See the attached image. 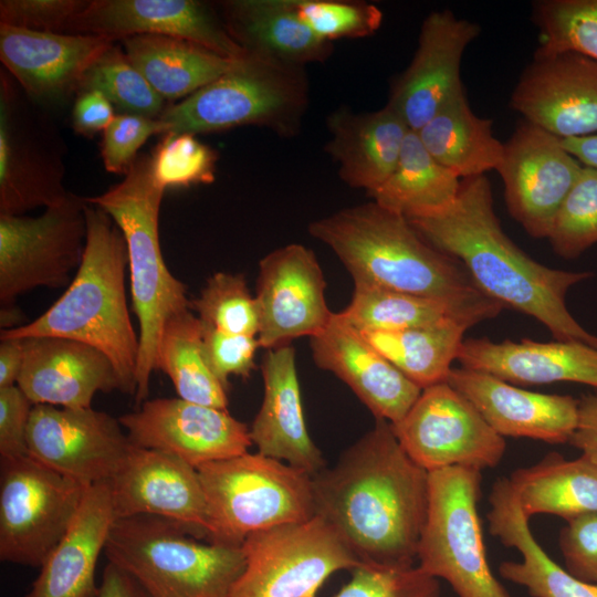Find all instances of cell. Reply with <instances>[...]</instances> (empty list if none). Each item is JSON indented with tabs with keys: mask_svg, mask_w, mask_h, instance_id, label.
I'll return each mask as SVG.
<instances>
[{
	"mask_svg": "<svg viewBox=\"0 0 597 597\" xmlns=\"http://www.w3.org/2000/svg\"><path fill=\"white\" fill-rule=\"evenodd\" d=\"M300 19L321 39H357L374 34L383 22L381 10L365 1L292 0Z\"/></svg>",
	"mask_w": 597,
	"mask_h": 597,
	"instance_id": "45",
	"label": "cell"
},
{
	"mask_svg": "<svg viewBox=\"0 0 597 597\" xmlns=\"http://www.w3.org/2000/svg\"><path fill=\"white\" fill-rule=\"evenodd\" d=\"M460 185L461 179L439 164L417 132L410 130L396 167L369 197L380 207L408 217L447 207L457 198Z\"/></svg>",
	"mask_w": 597,
	"mask_h": 597,
	"instance_id": "37",
	"label": "cell"
},
{
	"mask_svg": "<svg viewBox=\"0 0 597 597\" xmlns=\"http://www.w3.org/2000/svg\"><path fill=\"white\" fill-rule=\"evenodd\" d=\"M130 63L166 101L186 98L229 70V59L200 44L164 35H134L122 40Z\"/></svg>",
	"mask_w": 597,
	"mask_h": 597,
	"instance_id": "34",
	"label": "cell"
},
{
	"mask_svg": "<svg viewBox=\"0 0 597 597\" xmlns=\"http://www.w3.org/2000/svg\"><path fill=\"white\" fill-rule=\"evenodd\" d=\"M24 359L18 387L33 405L91 407L96 392L121 391L109 358L97 348L70 338H22Z\"/></svg>",
	"mask_w": 597,
	"mask_h": 597,
	"instance_id": "26",
	"label": "cell"
},
{
	"mask_svg": "<svg viewBox=\"0 0 597 597\" xmlns=\"http://www.w3.org/2000/svg\"><path fill=\"white\" fill-rule=\"evenodd\" d=\"M65 33L113 42L134 35H164L195 42L229 59L247 55L221 18L195 0H93L71 20Z\"/></svg>",
	"mask_w": 597,
	"mask_h": 597,
	"instance_id": "21",
	"label": "cell"
},
{
	"mask_svg": "<svg viewBox=\"0 0 597 597\" xmlns=\"http://www.w3.org/2000/svg\"><path fill=\"white\" fill-rule=\"evenodd\" d=\"M391 426L405 452L428 472L495 468L506 450L504 438L447 381L423 388Z\"/></svg>",
	"mask_w": 597,
	"mask_h": 597,
	"instance_id": "14",
	"label": "cell"
},
{
	"mask_svg": "<svg viewBox=\"0 0 597 597\" xmlns=\"http://www.w3.org/2000/svg\"><path fill=\"white\" fill-rule=\"evenodd\" d=\"M510 105L561 139L597 134V61L569 51L534 53Z\"/></svg>",
	"mask_w": 597,
	"mask_h": 597,
	"instance_id": "20",
	"label": "cell"
},
{
	"mask_svg": "<svg viewBox=\"0 0 597 597\" xmlns=\"http://www.w3.org/2000/svg\"><path fill=\"white\" fill-rule=\"evenodd\" d=\"M0 462V559L41 567L71 526L87 486L30 455Z\"/></svg>",
	"mask_w": 597,
	"mask_h": 597,
	"instance_id": "10",
	"label": "cell"
},
{
	"mask_svg": "<svg viewBox=\"0 0 597 597\" xmlns=\"http://www.w3.org/2000/svg\"><path fill=\"white\" fill-rule=\"evenodd\" d=\"M326 281L315 253L300 243L273 250L259 262L255 300L264 349L310 338L325 329L334 314L325 297Z\"/></svg>",
	"mask_w": 597,
	"mask_h": 597,
	"instance_id": "17",
	"label": "cell"
},
{
	"mask_svg": "<svg viewBox=\"0 0 597 597\" xmlns=\"http://www.w3.org/2000/svg\"><path fill=\"white\" fill-rule=\"evenodd\" d=\"M97 597H151L128 573L112 563L103 572Z\"/></svg>",
	"mask_w": 597,
	"mask_h": 597,
	"instance_id": "54",
	"label": "cell"
},
{
	"mask_svg": "<svg viewBox=\"0 0 597 597\" xmlns=\"http://www.w3.org/2000/svg\"><path fill=\"white\" fill-rule=\"evenodd\" d=\"M200 540L165 517H118L104 553L151 597H230L245 566L242 548Z\"/></svg>",
	"mask_w": 597,
	"mask_h": 597,
	"instance_id": "6",
	"label": "cell"
},
{
	"mask_svg": "<svg viewBox=\"0 0 597 597\" xmlns=\"http://www.w3.org/2000/svg\"><path fill=\"white\" fill-rule=\"evenodd\" d=\"M315 515L360 564L411 567L429 505V472L405 452L392 426L374 427L333 468L312 476Z\"/></svg>",
	"mask_w": 597,
	"mask_h": 597,
	"instance_id": "1",
	"label": "cell"
},
{
	"mask_svg": "<svg viewBox=\"0 0 597 597\" xmlns=\"http://www.w3.org/2000/svg\"><path fill=\"white\" fill-rule=\"evenodd\" d=\"M112 103L97 91H82L76 94L72 113L74 132L93 137L104 132L115 117Z\"/></svg>",
	"mask_w": 597,
	"mask_h": 597,
	"instance_id": "52",
	"label": "cell"
},
{
	"mask_svg": "<svg viewBox=\"0 0 597 597\" xmlns=\"http://www.w3.org/2000/svg\"><path fill=\"white\" fill-rule=\"evenodd\" d=\"M447 383L503 438L566 443L576 430L579 400L572 396L530 391L463 367L452 368Z\"/></svg>",
	"mask_w": 597,
	"mask_h": 597,
	"instance_id": "25",
	"label": "cell"
},
{
	"mask_svg": "<svg viewBox=\"0 0 597 597\" xmlns=\"http://www.w3.org/2000/svg\"><path fill=\"white\" fill-rule=\"evenodd\" d=\"M326 125L331 138L325 151L338 165V176L368 195L389 177L410 132L402 117L387 104L365 113L342 106L328 115Z\"/></svg>",
	"mask_w": 597,
	"mask_h": 597,
	"instance_id": "30",
	"label": "cell"
},
{
	"mask_svg": "<svg viewBox=\"0 0 597 597\" xmlns=\"http://www.w3.org/2000/svg\"><path fill=\"white\" fill-rule=\"evenodd\" d=\"M212 543L241 547L259 531L315 516L312 476L259 452L197 468Z\"/></svg>",
	"mask_w": 597,
	"mask_h": 597,
	"instance_id": "8",
	"label": "cell"
},
{
	"mask_svg": "<svg viewBox=\"0 0 597 597\" xmlns=\"http://www.w3.org/2000/svg\"><path fill=\"white\" fill-rule=\"evenodd\" d=\"M202 331L201 321L190 310L169 317L159 338L157 369L170 378L179 398L228 409V390L207 363Z\"/></svg>",
	"mask_w": 597,
	"mask_h": 597,
	"instance_id": "39",
	"label": "cell"
},
{
	"mask_svg": "<svg viewBox=\"0 0 597 597\" xmlns=\"http://www.w3.org/2000/svg\"><path fill=\"white\" fill-rule=\"evenodd\" d=\"M33 404L18 385L0 388V458L29 455L28 425Z\"/></svg>",
	"mask_w": 597,
	"mask_h": 597,
	"instance_id": "51",
	"label": "cell"
},
{
	"mask_svg": "<svg viewBox=\"0 0 597 597\" xmlns=\"http://www.w3.org/2000/svg\"><path fill=\"white\" fill-rule=\"evenodd\" d=\"M85 216L82 261L65 292L38 318L1 329L0 337L55 336L88 344L109 358L121 391L135 396L139 339L126 297L127 244L105 210L87 202Z\"/></svg>",
	"mask_w": 597,
	"mask_h": 597,
	"instance_id": "3",
	"label": "cell"
},
{
	"mask_svg": "<svg viewBox=\"0 0 597 597\" xmlns=\"http://www.w3.org/2000/svg\"><path fill=\"white\" fill-rule=\"evenodd\" d=\"M583 165L561 138L523 121L504 143L496 169L507 210L533 238H547L555 216L579 177Z\"/></svg>",
	"mask_w": 597,
	"mask_h": 597,
	"instance_id": "16",
	"label": "cell"
},
{
	"mask_svg": "<svg viewBox=\"0 0 597 597\" xmlns=\"http://www.w3.org/2000/svg\"><path fill=\"white\" fill-rule=\"evenodd\" d=\"M547 239L554 252L574 259L597 243V170L583 167L559 207Z\"/></svg>",
	"mask_w": 597,
	"mask_h": 597,
	"instance_id": "43",
	"label": "cell"
},
{
	"mask_svg": "<svg viewBox=\"0 0 597 597\" xmlns=\"http://www.w3.org/2000/svg\"><path fill=\"white\" fill-rule=\"evenodd\" d=\"M245 566L230 597H316L335 572L363 564L320 516L249 535Z\"/></svg>",
	"mask_w": 597,
	"mask_h": 597,
	"instance_id": "11",
	"label": "cell"
},
{
	"mask_svg": "<svg viewBox=\"0 0 597 597\" xmlns=\"http://www.w3.org/2000/svg\"><path fill=\"white\" fill-rule=\"evenodd\" d=\"M461 367L486 373L510 384L543 385L573 381L597 388V347L582 342H493L463 339Z\"/></svg>",
	"mask_w": 597,
	"mask_h": 597,
	"instance_id": "28",
	"label": "cell"
},
{
	"mask_svg": "<svg viewBox=\"0 0 597 597\" xmlns=\"http://www.w3.org/2000/svg\"><path fill=\"white\" fill-rule=\"evenodd\" d=\"M261 373L264 394L250 428L252 443L259 453L315 475L326 467L305 423L294 347L266 349Z\"/></svg>",
	"mask_w": 597,
	"mask_h": 597,
	"instance_id": "27",
	"label": "cell"
},
{
	"mask_svg": "<svg viewBox=\"0 0 597 597\" xmlns=\"http://www.w3.org/2000/svg\"><path fill=\"white\" fill-rule=\"evenodd\" d=\"M305 66L247 54L159 118L166 133L197 135L253 125L285 138L298 134L308 106Z\"/></svg>",
	"mask_w": 597,
	"mask_h": 597,
	"instance_id": "7",
	"label": "cell"
},
{
	"mask_svg": "<svg viewBox=\"0 0 597 597\" xmlns=\"http://www.w3.org/2000/svg\"><path fill=\"white\" fill-rule=\"evenodd\" d=\"M470 326L462 322L398 331H367L363 336L421 389L444 383Z\"/></svg>",
	"mask_w": 597,
	"mask_h": 597,
	"instance_id": "38",
	"label": "cell"
},
{
	"mask_svg": "<svg viewBox=\"0 0 597 597\" xmlns=\"http://www.w3.org/2000/svg\"><path fill=\"white\" fill-rule=\"evenodd\" d=\"M310 339L315 365L345 383L375 419L397 423L422 390L339 313Z\"/></svg>",
	"mask_w": 597,
	"mask_h": 597,
	"instance_id": "24",
	"label": "cell"
},
{
	"mask_svg": "<svg viewBox=\"0 0 597 597\" xmlns=\"http://www.w3.org/2000/svg\"><path fill=\"white\" fill-rule=\"evenodd\" d=\"M438 579L418 566L389 567L363 564L334 597H439Z\"/></svg>",
	"mask_w": 597,
	"mask_h": 597,
	"instance_id": "46",
	"label": "cell"
},
{
	"mask_svg": "<svg viewBox=\"0 0 597 597\" xmlns=\"http://www.w3.org/2000/svg\"><path fill=\"white\" fill-rule=\"evenodd\" d=\"M165 190L153 176L150 156L142 155L119 184L85 198L112 217L127 244L130 295L139 324L137 404L147 400L151 373L158 370V344L165 323L190 310L186 285L170 273L160 249L158 220Z\"/></svg>",
	"mask_w": 597,
	"mask_h": 597,
	"instance_id": "5",
	"label": "cell"
},
{
	"mask_svg": "<svg viewBox=\"0 0 597 597\" xmlns=\"http://www.w3.org/2000/svg\"><path fill=\"white\" fill-rule=\"evenodd\" d=\"M561 142L583 166L597 170V134L564 138Z\"/></svg>",
	"mask_w": 597,
	"mask_h": 597,
	"instance_id": "56",
	"label": "cell"
},
{
	"mask_svg": "<svg viewBox=\"0 0 597 597\" xmlns=\"http://www.w3.org/2000/svg\"><path fill=\"white\" fill-rule=\"evenodd\" d=\"M190 310L207 326L232 335L258 336L260 318L243 274L216 272L190 301Z\"/></svg>",
	"mask_w": 597,
	"mask_h": 597,
	"instance_id": "42",
	"label": "cell"
},
{
	"mask_svg": "<svg viewBox=\"0 0 597 597\" xmlns=\"http://www.w3.org/2000/svg\"><path fill=\"white\" fill-rule=\"evenodd\" d=\"M489 502L490 533L522 556L519 562L501 563V577L524 587L532 597H597V585L573 576L537 543L507 478L493 483Z\"/></svg>",
	"mask_w": 597,
	"mask_h": 597,
	"instance_id": "31",
	"label": "cell"
},
{
	"mask_svg": "<svg viewBox=\"0 0 597 597\" xmlns=\"http://www.w3.org/2000/svg\"><path fill=\"white\" fill-rule=\"evenodd\" d=\"M569 443L597 464V392L579 399L578 423Z\"/></svg>",
	"mask_w": 597,
	"mask_h": 597,
	"instance_id": "53",
	"label": "cell"
},
{
	"mask_svg": "<svg viewBox=\"0 0 597 597\" xmlns=\"http://www.w3.org/2000/svg\"><path fill=\"white\" fill-rule=\"evenodd\" d=\"M8 73L0 74V214L56 206L71 192L61 145L49 122Z\"/></svg>",
	"mask_w": 597,
	"mask_h": 597,
	"instance_id": "13",
	"label": "cell"
},
{
	"mask_svg": "<svg viewBox=\"0 0 597 597\" xmlns=\"http://www.w3.org/2000/svg\"><path fill=\"white\" fill-rule=\"evenodd\" d=\"M558 543L565 569L580 580L597 585V513L566 521Z\"/></svg>",
	"mask_w": 597,
	"mask_h": 597,
	"instance_id": "50",
	"label": "cell"
},
{
	"mask_svg": "<svg viewBox=\"0 0 597 597\" xmlns=\"http://www.w3.org/2000/svg\"><path fill=\"white\" fill-rule=\"evenodd\" d=\"M217 153L186 133H166L150 155L151 172L164 189L211 184Z\"/></svg>",
	"mask_w": 597,
	"mask_h": 597,
	"instance_id": "44",
	"label": "cell"
},
{
	"mask_svg": "<svg viewBox=\"0 0 597 597\" xmlns=\"http://www.w3.org/2000/svg\"><path fill=\"white\" fill-rule=\"evenodd\" d=\"M480 33L479 23L458 18L448 9L425 18L413 57L391 84L387 103L410 130L418 132L449 100L464 91L462 56Z\"/></svg>",
	"mask_w": 597,
	"mask_h": 597,
	"instance_id": "19",
	"label": "cell"
},
{
	"mask_svg": "<svg viewBox=\"0 0 597 597\" xmlns=\"http://www.w3.org/2000/svg\"><path fill=\"white\" fill-rule=\"evenodd\" d=\"M24 320L23 313L15 305L1 307L0 324L2 329L7 331L23 326L27 324Z\"/></svg>",
	"mask_w": 597,
	"mask_h": 597,
	"instance_id": "57",
	"label": "cell"
},
{
	"mask_svg": "<svg viewBox=\"0 0 597 597\" xmlns=\"http://www.w3.org/2000/svg\"><path fill=\"white\" fill-rule=\"evenodd\" d=\"M166 132L167 126L159 117L117 114L103 132L101 156L105 169L112 174L126 175L144 143L150 136Z\"/></svg>",
	"mask_w": 597,
	"mask_h": 597,
	"instance_id": "47",
	"label": "cell"
},
{
	"mask_svg": "<svg viewBox=\"0 0 597 597\" xmlns=\"http://www.w3.org/2000/svg\"><path fill=\"white\" fill-rule=\"evenodd\" d=\"M86 0H1L0 23L41 32L65 33Z\"/></svg>",
	"mask_w": 597,
	"mask_h": 597,
	"instance_id": "49",
	"label": "cell"
},
{
	"mask_svg": "<svg viewBox=\"0 0 597 597\" xmlns=\"http://www.w3.org/2000/svg\"><path fill=\"white\" fill-rule=\"evenodd\" d=\"M220 8L227 32L247 54L305 66L333 52V42L300 19L292 0H228Z\"/></svg>",
	"mask_w": 597,
	"mask_h": 597,
	"instance_id": "32",
	"label": "cell"
},
{
	"mask_svg": "<svg viewBox=\"0 0 597 597\" xmlns=\"http://www.w3.org/2000/svg\"><path fill=\"white\" fill-rule=\"evenodd\" d=\"M85 198L73 193L38 217L0 214V305L36 287L69 285L86 241Z\"/></svg>",
	"mask_w": 597,
	"mask_h": 597,
	"instance_id": "12",
	"label": "cell"
},
{
	"mask_svg": "<svg viewBox=\"0 0 597 597\" xmlns=\"http://www.w3.org/2000/svg\"><path fill=\"white\" fill-rule=\"evenodd\" d=\"M115 42L97 35L41 32L0 23V60L39 104L77 94L90 66Z\"/></svg>",
	"mask_w": 597,
	"mask_h": 597,
	"instance_id": "23",
	"label": "cell"
},
{
	"mask_svg": "<svg viewBox=\"0 0 597 597\" xmlns=\"http://www.w3.org/2000/svg\"><path fill=\"white\" fill-rule=\"evenodd\" d=\"M82 91L102 93L121 114L158 118L167 107L166 100L115 43L86 71L78 92Z\"/></svg>",
	"mask_w": 597,
	"mask_h": 597,
	"instance_id": "40",
	"label": "cell"
},
{
	"mask_svg": "<svg viewBox=\"0 0 597 597\" xmlns=\"http://www.w3.org/2000/svg\"><path fill=\"white\" fill-rule=\"evenodd\" d=\"M115 519L108 483L87 486L71 526L24 597H97L95 569Z\"/></svg>",
	"mask_w": 597,
	"mask_h": 597,
	"instance_id": "29",
	"label": "cell"
},
{
	"mask_svg": "<svg viewBox=\"0 0 597 597\" xmlns=\"http://www.w3.org/2000/svg\"><path fill=\"white\" fill-rule=\"evenodd\" d=\"M417 134L430 155L461 180L496 170L503 159L504 144L493 135L492 119L473 113L464 91Z\"/></svg>",
	"mask_w": 597,
	"mask_h": 597,
	"instance_id": "36",
	"label": "cell"
},
{
	"mask_svg": "<svg viewBox=\"0 0 597 597\" xmlns=\"http://www.w3.org/2000/svg\"><path fill=\"white\" fill-rule=\"evenodd\" d=\"M481 471L447 468L429 472V505L417 562L446 580L458 597H511L493 575L478 512Z\"/></svg>",
	"mask_w": 597,
	"mask_h": 597,
	"instance_id": "9",
	"label": "cell"
},
{
	"mask_svg": "<svg viewBox=\"0 0 597 597\" xmlns=\"http://www.w3.org/2000/svg\"><path fill=\"white\" fill-rule=\"evenodd\" d=\"M430 245L458 261L483 295L534 317L557 341L597 347L567 308L569 289L593 276L589 271L552 269L533 260L503 231L493 206L489 178L461 180L447 207L406 217Z\"/></svg>",
	"mask_w": 597,
	"mask_h": 597,
	"instance_id": "2",
	"label": "cell"
},
{
	"mask_svg": "<svg viewBox=\"0 0 597 597\" xmlns=\"http://www.w3.org/2000/svg\"><path fill=\"white\" fill-rule=\"evenodd\" d=\"M107 483L116 519L160 516L207 540V503L199 474L181 459L134 446Z\"/></svg>",
	"mask_w": 597,
	"mask_h": 597,
	"instance_id": "22",
	"label": "cell"
},
{
	"mask_svg": "<svg viewBox=\"0 0 597 597\" xmlns=\"http://www.w3.org/2000/svg\"><path fill=\"white\" fill-rule=\"evenodd\" d=\"M202 326L207 363L217 379L229 390L230 376L248 378L256 368L255 353L260 347L258 336L227 334L203 323Z\"/></svg>",
	"mask_w": 597,
	"mask_h": 597,
	"instance_id": "48",
	"label": "cell"
},
{
	"mask_svg": "<svg viewBox=\"0 0 597 597\" xmlns=\"http://www.w3.org/2000/svg\"><path fill=\"white\" fill-rule=\"evenodd\" d=\"M308 232L336 254L354 285L446 300L481 293L458 261L373 200L317 219Z\"/></svg>",
	"mask_w": 597,
	"mask_h": 597,
	"instance_id": "4",
	"label": "cell"
},
{
	"mask_svg": "<svg viewBox=\"0 0 597 597\" xmlns=\"http://www.w3.org/2000/svg\"><path fill=\"white\" fill-rule=\"evenodd\" d=\"M132 443L175 455L199 468L248 452L250 429L228 409L181 398L145 400L118 418Z\"/></svg>",
	"mask_w": 597,
	"mask_h": 597,
	"instance_id": "18",
	"label": "cell"
},
{
	"mask_svg": "<svg viewBox=\"0 0 597 597\" xmlns=\"http://www.w3.org/2000/svg\"><path fill=\"white\" fill-rule=\"evenodd\" d=\"M23 359L22 338L0 337V388L17 385Z\"/></svg>",
	"mask_w": 597,
	"mask_h": 597,
	"instance_id": "55",
	"label": "cell"
},
{
	"mask_svg": "<svg viewBox=\"0 0 597 597\" xmlns=\"http://www.w3.org/2000/svg\"><path fill=\"white\" fill-rule=\"evenodd\" d=\"M507 479L528 519L551 514L569 521L597 513V464L583 454L568 460L548 453L537 463L513 471Z\"/></svg>",
	"mask_w": 597,
	"mask_h": 597,
	"instance_id": "35",
	"label": "cell"
},
{
	"mask_svg": "<svg viewBox=\"0 0 597 597\" xmlns=\"http://www.w3.org/2000/svg\"><path fill=\"white\" fill-rule=\"evenodd\" d=\"M134 444L118 418L92 407L33 405L29 455L88 486L108 482Z\"/></svg>",
	"mask_w": 597,
	"mask_h": 597,
	"instance_id": "15",
	"label": "cell"
},
{
	"mask_svg": "<svg viewBox=\"0 0 597 597\" xmlns=\"http://www.w3.org/2000/svg\"><path fill=\"white\" fill-rule=\"evenodd\" d=\"M502 307L482 293L462 298H434L375 286L354 285L352 300L339 315L360 332L398 331L443 322L470 327L495 317Z\"/></svg>",
	"mask_w": 597,
	"mask_h": 597,
	"instance_id": "33",
	"label": "cell"
},
{
	"mask_svg": "<svg viewBox=\"0 0 597 597\" xmlns=\"http://www.w3.org/2000/svg\"><path fill=\"white\" fill-rule=\"evenodd\" d=\"M538 31L535 54L576 52L597 61V0H540L532 4Z\"/></svg>",
	"mask_w": 597,
	"mask_h": 597,
	"instance_id": "41",
	"label": "cell"
}]
</instances>
